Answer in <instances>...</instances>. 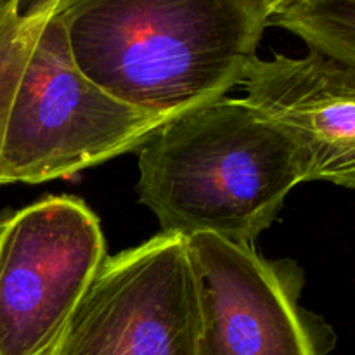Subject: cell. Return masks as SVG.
Wrapping results in <instances>:
<instances>
[{
	"instance_id": "cell-1",
	"label": "cell",
	"mask_w": 355,
	"mask_h": 355,
	"mask_svg": "<svg viewBox=\"0 0 355 355\" xmlns=\"http://www.w3.org/2000/svg\"><path fill=\"white\" fill-rule=\"evenodd\" d=\"M55 16L90 82L165 120L225 97L267 26L253 0H61Z\"/></svg>"
},
{
	"instance_id": "cell-2",
	"label": "cell",
	"mask_w": 355,
	"mask_h": 355,
	"mask_svg": "<svg viewBox=\"0 0 355 355\" xmlns=\"http://www.w3.org/2000/svg\"><path fill=\"white\" fill-rule=\"evenodd\" d=\"M139 151L137 193L162 232L253 245L309 180L293 139L245 99L222 97L166 121Z\"/></svg>"
},
{
	"instance_id": "cell-3",
	"label": "cell",
	"mask_w": 355,
	"mask_h": 355,
	"mask_svg": "<svg viewBox=\"0 0 355 355\" xmlns=\"http://www.w3.org/2000/svg\"><path fill=\"white\" fill-rule=\"evenodd\" d=\"M166 121L90 82L76 68L54 10L10 101L0 137V186L68 179L139 149Z\"/></svg>"
},
{
	"instance_id": "cell-4",
	"label": "cell",
	"mask_w": 355,
	"mask_h": 355,
	"mask_svg": "<svg viewBox=\"0 0 355 355\" xmlns=\"http://www.w3.org/2000/svg\"><path fill=\"white\" fill-rule=\"evenodd\" d=\"M106 259L80 198H42L0 218V355H44Z\"/></svg>"
},
{
	"instance_id": "cell-5",
	"label": "cell",
	"mask_w": 355,
	"mask_h": 355,
	"mask_svg": "<svg viewBox=\"0 0 355 355\" xmlns=\"http://www.w3.org/2000/svg\"><path fill=\"white\" fill-rule=\"evenodd\" d=\"M186 238L159 232L107 257L44 355H196Z\"/></svg>"
},
{
	"instance_id": "cell-6",
	"label": "cell",
	"mask_w": 355,
	"mask_h": 355,
	"mask_svg": "<svg viewBox=\"0 0 355 355\" xmlns=\"http://www.w3.org/2000/svg\"><path fill=\"white\" fill-rule=\"evenodd\" d=\"M198 307L196 355H322L315 319L300 305L302 270L246 243L186 238Z\"/></svg>"
},
{
	"instance_id": "cell-7",
	"label": "cell",
	"mask_w": 355,
	"mask_h": 355,
	"mask_svg": "<svg viewBox=\"0 0 355 355\" xmlns=\"http://www.w3.org/2000/svg\"><path fill=\"white\" fill-rule=\"evenodd\" d=\"M243 99L293 139L309 180L355 186V69L318 52L300 59L253 55L243 69Z\"/></svg>"
},
{
	"instance_id": "cell-8",
	"label": "cell",
	"mask_w": 355,
	"mask_h": 355,
	"mask_svg": "<svg viewBox=\"0 0 355 355\" xmlns=\"http://www.w3.org/2000/svg\"><path fill=\"white\" fill-rule=\"evenodd\" d=\"M267 24L291 31L311 52L355 69V0H288Z\"/></svg>"
},
{
	"instance_id": "cell-9",
	"label": "cell",
	"mask_w": 355,
	"mask_h": 355,
	"mask_svg": "<svg viewBox=\"0 0 355 355\" xmlns=\"http://www.w3.org/2000/svg\"><path fill=\"white\" fill-rule=\"evenodd\" d=\"M59 2L52 0L24 7L16 2L0 9V137L31 47Z\"/></svg>"
},
{
	"instance_id": "cell-10",
	"label": "cell",
	"mask_w": 355,
	"mask_h": 355,
	"mask_svg": "<svg viewBox=\"0 0 355 355\" xmlns=\"http://www.w3.org/2000/svg\"><path fill=\"white\" fill-rule=\"evenodd\" d=\"M253 2H255V6L259 7L260 12L269 19V17L272 16L279 7H283L288 0H253Z\"/></svg>"
},
{
	"instance_id": "cell-11",
	"label": "cell",
	"mask_w": 355,
	"mask_h": 355,
	"mask_svg": "<svg viewBox=\"0 0 355 355\" xmlns=\"http://www.w3.org/2000/svg\"><path fill=\"white\" fill-rule=\"evenodd\" d=\"M16 2H21V0H0V9H3V7L10 6V3H16Z\"/></svg>"
}]
</instances>
